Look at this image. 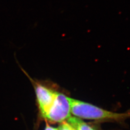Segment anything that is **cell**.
<instances>
[{"label":"cell","instance_id":"6da1fadb","mask_svg":"<svg viewBox=\"0 0 130 130\" xmlns=\"http://www.w3.org/2000/svg\"><path fill=\"white\" fill-rule=\"evenodd\" d=\"M71 113L80 118L93 120L121 121L130 118V112L109 111L88 103L69 98Z\"/></svg>","mask_w":130,"mask_h":130},{"label":"cell","instance_id":"277c9868","mask_svg":"<svg viewBox=\"0 0 130 130\" xmlns=\"http://www.w3.org/2000/svg\"><path fill=\"white\" fill-rule=\"evenodd\" d=\"M75 130H95L81 119L74 117H70L66 121Z\"/></svg>","mask_w":130,"mask_h":130},{"label":"cell","instance_id":"7a4b0ae2","mask_svg":"<svg viewBox=\"0 0 130 130\" xmlns=\"http://www.w3.org/2000/svg\"><path fill=\"white\" fill-rule=\"evenodd\" d=\"M19 66L32 84L41 116L44 119L54 103L57 92L49 87L48 82H41L31 79L27 72L20 66Z\"/></svg>","mask_w":130,"mask_h":130},{"label":"cell","instance_id":"52a82bcc","mask_svg":"<svg viewBox=\"0 0 130 130\" xmlns=\"http://www.w3.org/2000/svg\"></svg>","mask_w":130,"mask_h":130},{"label":"cell","instance_id":"3957f363","mask_svg":"<svg viewBox=\"0 0 130 130\" xmlns=\"http://www.w3.org/2000/svg\"><path fill=\"white\" fill-rule=\"evenodd\" d=\"M71 117L69 98L62 93L56 94L54 103L44 119L52 123H63Z\"/></svg>","mask_w":130,"mask_h":130},{"label":"cell","instance_id":"5b68a950","mask_svg":"<svg viewBox=\"0 0 130 130\" xmlns=\"http://www.w3.org/2000/svg\"><path fill=\"white\" fill-rule=\"evenodd\" d=\"M57 130H74L70 124L65 121L62 123L57 128Z\"/></svg>","mask_w":130,"mask_h":130},{"label":"cell","instance_id":"8992f818","mask_svg":"<svg viewBox=\"0 0 130 130\" xmlns=\"http://www.w3.org/2000/svg\"><path fill=\"white\" fill-rule=\"evenodd\" d=\"M44 130H57V128H56L51 127V126L49 125L47 123L46 125V127H45V128Z\"/></svg>","mask_w":130,"mask_h":130}]
</instances>
